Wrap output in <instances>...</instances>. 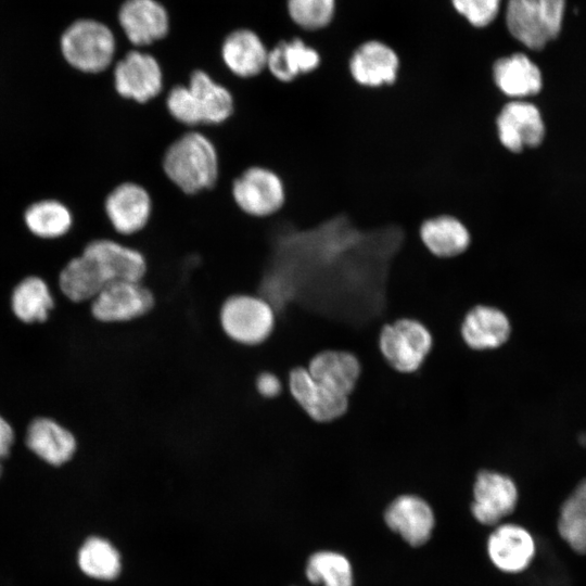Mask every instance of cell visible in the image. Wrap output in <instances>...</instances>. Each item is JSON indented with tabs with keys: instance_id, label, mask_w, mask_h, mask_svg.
I'll use <instances>...</instances> for the list:
<instances>
[{
	"instance_id": "3",
	"label": "cell",
	"mask_w": 586,
	"mask_h": 586,
	"mask_svg": "<svg viewBox=\"0 0 586 586\" xmlns=\"http://www.w3.org/2000/svg\"><path fill=\"white\" fill-rule=\"evenodd\" d=\"M224 333L234 343L256 346L266 342L276 326V314L269 301L252 293L227 296L219 310Z\"/></svg>"
},
{
	"instance_id": "20",
	"label": "cell",
	"mask_w": 586,
	"mask_h": 586,
	"mask_svg": "<svg viewBox=\"0 0 586 586\" xmlns=\"http://www.w3.org/2000/svg\"><path fill=\"white\" fill-rule=\"evenodd\" d=\"M418 235L429 254L438 259L459 257L471 245V234L467 226L449 214L424 219L419 226Z\"/></svg>"
},
{
	"instance_id": "19",
	"label": "cell",
	"mask_w": 586,
	"mask_h": 586,
	"mask_svg": "<svg viewBox=\"0 0 586 586\" xmlns=\"http://www.w3.org/2000/svg\"><path fill=\"white\" fill-rule=\"evenodd\" d=\"M492 80L497 91L510 100L533 97L543 86L538 66L521 52L497 59L492 66Z\"/></svg>"
},
{
	"instance_id": "11",
	"label": "cell",
	"mask_w": 586,
	"mask_h": 586,
	"mask_svg": "<svg viewBox=\"0 0 586 586\" xmlns=\"http://www.w3.org/2000/svg\"><path fill=\"white\" fill-rule=\"evenodd\" d=\"M288 387L292 398L313 421L328 423L348 410V397L317 381L306 367L297 366L290 370Z\"/></svg>"
},
{
	"instance_id": "34",
	"label": "cell",
	"mask_w": 586,
	"mask_h": 586,
	"mask_svg": "<svg viewBox=\"0 0 586 586\" xmlns=\"http://www.w3.org/2000/svg\"><path fill=\"white\" fill-rule=\"evenodd\" d=\"M455 9L472 25L484 27L496 17L500 0H451Z\"/></svg>"
},
{
	"instance_id": "18",
	"label": "cell",
	"mask_w": 586,
	"mask_h": 586,
	"mask_svg": "<svg viewBox=\"0 0 586 586\" xmlns=\"http://www.w3.org/2000/svg\"><path fill=\"white\" fill-rule=\"evenodd\" d=\"M463 343L476 352L502 346L511 335V322L498 307L476 304L464 315L460 324Z\"/></svg>"
},
{
	"instance_id": "25",
	"label": "cell",
	"mask_w": 586,
	"mask_h": 586,
	"mask_svg": "<svg viewBox=\"0 0 586 586\" xmlns=\"http://www.w3.org/2000/svg\"><path fill=\"white\" fill-rule=\"evenodd\" d=\"M78 572L93 581L111 582L122 572V557L118 549L107 538L89 535L75 551Z\"/></svg>"
},
{
	"instance_id": "28",
	"label": "cell",
	"mask_w": 586,
	"mask_h": 586,
	"mask_svg": "<svg viewBox=\"0 0 586 586\" xmlns=\"http://www.w3.org/2000/svg\"><path fill=\"white\" fill-rule=\"evenodd\" d=\"M506 22L510 34L531 50H540L549 41L538 0H508Z\"/></svg>"
},
{
	"instance_id": "37",
	"label": "cell",
	"mask_w": 586,
	"mask_h": 586,
	"mask_svg": "<svg viewBox=\"0 0 586 586\" xmlns=\"http://www.w3.org/2000/svg\"><path fill=\"white\" fill-rule=\"evenodd\" d=\"M14 441V432L11 425L0 416V477L3 472L2 460L10 454Z\"/></svg>"
},
{
	"instance_id": "30",
	"label": "cell",
	"mask_w": 586,
	"mask_h": 586,
	"mask_svg": "<svg viewBox=\"0 0 586 586\" xmlns=\"http://www.w3.org/2000/svg\"><path fill=\"white\" fill-rule=\"evenodd\" d=\"M53 305V297L48 284L37 276L24 278L14 288L11 295L12 310L25 323L47 320Z\"/></svg>"
},
{
	"instance_id": "15",
	"label": "cell",
	"mask_w": 586,
	"mask_h": 586,
	"mask_svg": "<svg viewBox=\"0 0 586 586\" xmlns=\"http://www.w3.org/2000/svg\"><path fill=\"white\" fill-rule=\"evenodd\" d=\"M384 521L390 530L412 547L424 545L435 524L431 506L412 494L400 495L391 501L384 511Z\"/></svg>"
},
{
	"instance_id": "10",
	"label": "cell",
	"mask_w": 586,
	"mask_h": 586,
	"mask_svg": "<svg viewBox=\"0 0 586 586\" xmlns=\"http://www.w3.org/2000/svg\"><path fill=\"white\" fill-rule=\"evenodd\" d=\"M89 257L106 284L114 281H144L148 260L137 247L117 238L101 237L88 241L81 252Z\"/></svg>"
},
{
	"instance_id": "17",
	"label": "cell",
	"mask_w": 586,
	"mask_h": 586,
	"mask_svg": "<svg viewBox=\"0 0 586 586\" xmlns=\"http://www.w3.org/2000/svg\"><path fill=\"white\" fill-rule=\"evenodd\" d=\"M118 22L128 41L139 49L162 40L169 28L168 14L155 0H126Z\"/></svg>"
},
{
	"instance_id": "38",
	"label": "cell",
	"mask_w": 586,
	"mask_h": 586,
	"mask_svg": "<svg viewBox=\"0 0 586 586\" xmlns=\"http://www.w3.org/2000/svg\"><path fill=\"white\" fill-rule=\"evenodd\" d=\"M579 442H581V444H582L583 446H586V434H582V435L579 436Z\"/></svg>"
},
{
	"instance_id": "8",
	"label": "cell",
	"mask_w": 586,
	"mask_h": 586,
	"mask_svg": "<svg viewBox=\"0 0 586 586\" xmlns=\"http://www.w3.org/2000/svg\"><path fill=\"white\" fill-rule=\"evenodd\" d=\"M155 294L144 281H114L91 300V314L101 322H126L138 319L155 305Z\"/></svg>"
},
{
	"instance_id": "9",
	"label": "cell",
	"mask_w": 586,
	"mask_h": 586,
	"mask_svg": "<svg viewBox=\"0 0 586 586\" xmlns=\"http://www.w3.org/2000/svg\"><path fill=\"white\" fill-rule=\"evenodd\" d=\"M495 130L499 144L512 154L537 148L545 137L540 111L526 100L506 101L495 117Z\"/></svg>"
},
{
	"instance_id": "36",
	"label": "cell",
	"mask_w": 586,
	"mask_h": 586,
	"mask_svg": "<svg viewBox=\"0 0 586 586\" xmlns=\"http://www.w3.org/2000/svg\"><path fill=\"white\" fill-rule=\"evenodd\" d=\"M255 387L260 396L270 399L281 394L283 384L278 375L264 371L257 375Z\"/></svg>"
},
{
	"instance_id": "4",
	"label": "cell",
	"mask_w": 586,
	"mask_h": 586,
	"mask_svg": "<svg viewBox=\"0 0 586 586\" xmlns=\"http://www.w3.org/2000/svg\"><path fill=\"white\" fill-rule=\"evenodd\" d=\"M378 344L392 369L409 374L421 368L433 348L434 339L423 322L404 317L383 326Z\"/></svg>"
},
{
	"instance_id": "32",
	"label": "cell",
	"mask_w": 586,
	"mask_h": 586,
	"mask_svg": "<svg viewBox=\"0 0 586 586\" xmlns=\"http://www.w3.org/2000/svg\"><path fill=\"white\" fill-rule=\"evenodd\" d=\"M170 117L184 129H201L203 117L198 101L187 84H177L163 93Z\"/></svg>"
},
{
	"instance_id": "31",
	"label": "cell",
	"mask_w": 586,
	"mask_h": 586,
	"mask_svg": "<svg viewBox=\"0 0 586 586\" xmlns=\"http://www.w3.org/2000/svg\"><path fill=\"white\" fill-rule=\"evenodd\" d=\"M308 581L321 586H353V569L340 552L322 550L313 553L305 570Z\"/></svg>"
},
{
	"instance_id": "6",
	"label": "cell",
	"mask_w": 586,
	"mask_h": 586,
	"mask_svg": "<svg viewBox=\"0 0 586 586\" xmlns=\"http://www.w3.org/2000/svg\"><path fill=\"white\" fill-rule=\"evenodd\" d=\"M231 196L246 216L265 219L278 214L285 204V186L273 169L253 165L242 170L231 183Z\"/></svg>"
},
{
	"instance_id": "13",
	"label": "cell",
	"mask_w": 586,
	"mask_h": 586,
	"mask_svg": "<svg viewBox=\"0 0 586 586\" xmlns=\"http://www.w3.org/2000/svg\"><path fill=\"white\" fill-rule=\"evenodd\" d=\"M400 69L397 53L387 44L369 40L357 47L348 61V73L359 87L379 89L396 82Z\"/></svg>"
},
{
	"instance_id": "1",
	"label": "cell",
	"mask_w": 586,
	"mask_h": 586,
	"mask_svg": "<svg viewBox=\"0 0 586 586\" xmlns=\"http://www.w3.org/2000/svg\"><path fill=\"white\" fill-rule=\"evenodd\" d=\"M162 168L167 179L184 194L211 190L220 173L217 148L202 129H187L167 146Z\"/></svg>"
},
{
	"instance_id": "14",
	"label": "cell",
	"mask_w": 586,
	"mask_h": 586,
	"mask_svg": "<svg viewBox=\"0 0 586 586\" xmlns=\"http://www.w3.org/2000/svg\"><path fill=\"white\" fill-rule=\"evenodd\" d=\"M487 552L500 571L518 574L525 571L536 555V542L528 530L515 523L498 525L487 539Z\"/></svg>"
},
{
	"instance_id": "33",
	"label": "cell",
	"mask_w": 586,
	"mask_h": 586,
	"mask_svg": "<svg viewBox=\"0 0 586 586\" xmlns=\"http://www.w3.org/2000/svg\"><path fill=\"white\" fill-rule=\"evenodd\" d=\"M291 18L303 28L319 29L327 26L334 13V0H288Z\"/></svg>"
},
{
	"instance_id": "5",
	"label": "cell",
	"mask_w": 586,
	"mask_h": 586,
	"mask_svg": "<svg viewBox=\"0 0 586 586\" xmlns=\"http://www.w3.org/2000/svg\"><path fill=\"white\" fill-rule=\"evenodd\" d=\"M112 85L123 100L146 104L163 95L165 77L158 59L148 51H127L112 66Z\"/></svg>"
},
{
	"instance_id": "2",
	"label": "cell",
	"mask_w": 586,
	"mask_h": 586,
	"mask_svg": "<svg viewBox=\"0 0 586 586\" xmlns=\"http://www.w3.org/2000/svg\"><path fill=\"white\" fill-rule=\"evenodd\" d=\"M60 50L65 62L87 75H101L115 63L116 39L103 23L79 18L61 35Z\"/></svg>"
},
{
	"instance_id": "21",
	"label": "cell",
	"mask_w": 586,
	"mask_h": 586,
	"mask_svg": "<svg viewBox=\"0 0 586 586\" xmlns=\"http://www.w3.org/2000/svg\"><path fill=\"white\" fill-rule=\"evenodd\" d=\"M306 368L317 381L347 397L355 390L362 370L354 353L341 349H326L315 354Z\"/></svg>"
},
{
	"instance_id": "24",
	"label": "cell",
	"mask_w": 586,
	"mask_h": 586,
	"mask_svg": "<svg viewBox=\"0 0 586 586\" xmlns=\"http://www.w3.org/2000/svg\"><path fill=\"white\" fill-rule=\"evenodd\" d=\"M187 85L201 110L202 128L221 125L232 116L235 104L231 90L209 73L202 68L193 69Z\"/></svg>"
},
{
	"instance_id": "22",
	"label": "cell",
	"mask_w": 586,
	"mask_h": 586,
	"mask_svg": "<svg viewBox=\"0 0 586 586\" xmlns=\"http://www.w3.org/2000/svg\"><path fill=\"white\" fill-rule=\"evenodd\" d=\"M321 65L319 52L302 39L281 40L268 52L266 72L282 84L315 73Z\"/></svg>"
},
{
	"instance_id": "26",
	"label": "cell",
	"mask_w": 586,
	"mask_h": 586,
	"mask_svg": "<svg viewBox=\"0 0 586 586\" xmlns=\"http://www.w3.org/2000/svg\"><path fill=\"white\" fill-rule=\"evenodd\" d=\"M23 219L33 235L46 240L64 237L74 225L73 212L56 199H42L31 203L25 209Z\"/></svg>"
},
{
	"instance_id": "7",
	"label": "cell",
	"mask_w": 586,
	"mask_h": 586,
	"mask_svg": "<svg viewBox=\"0 0 586 586\" xmlns=\"http://www.w3.org/2000/svg\"><path fill=\"white\" fill-rule=\"evenodd\" d=\"M103 212L115 237L126 240L146 228L153 213V200L145 187L126 180L106 193Z\"/></svg>"
},
{
	"instance_id": "23",
	"label": "cell",
	"mask_w": 586,
	"mask_h": 586,
	"mask_svg": "<svg viewBox=\"0 0 586 586\" xmlns=\"http://www.w3.org/2000/svg\"><path fill=\"white\" fill-rule=\"evenodd\" d=\"M25 443L37 457L53 467L68 462L77 448L75 436L49 418H37L28 424Z\"/></svg>"
},
{
	"instance_id": "16",
	"label": "cell",
	"mask_w": 586,
	"mask_h": 586,
	"mask_svg": "<svg viewBox=\"0 0 586 586\" xmlns=\"http://www.w3.org/2000/svg\"><path fill=\"white\" fill-rule=\"evenodd\" d=\"M268 52L257 34L250 29H238L224 39L219 56L230 75L247 80L266 72Z\"/></svg>"
},
{
	"instance_id": "27",
	"label": "cell",
	"mask_w": 586,
	"mask_h": 586,
	"mask_svg": "<svg viewBox=\"0 0 586 586\" xmlns=\"http://www.w3.org/2000/svg\"><path fill=\"white\" fill-rule=\"evenodd\" d=\"M557 531L572 551L586 555V479L582 480L561 504Z\"/></svg>"
},
{
	"instance_id": "35",
	"label": "cell",
	"mask_w": 586,
	"mask_h": 586,
	"mask_svg": "<svg viewBox=\"0 0 586 586\" xmlns=\"http://www.w3.org/2000/svg\"><path fill=\"white\" fill-rule=\"evenodd\" d=\"M538 2L545 31L549 40H552L561 30L565 0H538Z\"/></svg>"
},
{
	"instance_id": "29",
	"label": "cell",
	"mask_w": 586,
	"mask_h": 586,
	"mask_svg": "<svg viewBox=\"0 0 586 586\" xmlns=\"http://www.w3.org/2000/svg\"><path fill=\"white\" fill-rule=\"evenodd\" d=\"M105 285L92 260L82 253L72 257L59 275L62 293L76 303L93 300Z\"/></svg>"
},
{
	"instance_id": "12",
	"label": "cell",
	"mask_w": 586,
	"mask_h": 586,
	"mask_svg": "<svg viewBox=\"0 0 586 586\" xmlns=\"http://www.w3.org/2000/svg\"><path fill=\"white\" fill-rule=\"evenodd\" d=\"M518 500V487L509 475L494 470L476 474L471 512L481 524H498L514 511Z\"/></svg>"
}]
</instances>
